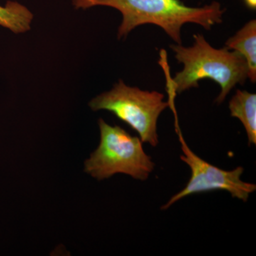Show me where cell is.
Returning <instances> with one entry per match:
<instances>
[{
  "mask_svg": "<svg viewBox=\"0 0 256 256\" xmlns=\"http://www.w3.org/2000/svg\"><path fill=\"white\" fill-rule=\"evenodd\" d=\"M73 4L76 9L105 6L118 10L122 16L118 33L119 38L138 26L150 24L162 28L178 44H182L184 24H196L210 30L223 22L226 12L216 1L200 8L186 6L180 0H73Z\"/></svg>",
  "mask_w": 256,
  "mask_h": 256,
  "instance_id": "obj_1",
  "label": "cell"
},
{
  "mask_svg": "<svg viewBox=\"0 0 256 256\" xmlns=\"http://www.w3.org/2000/svg\"><path fill=\"white\" fill-rule=\"evenodd\" d=\"M192 46L172 45L175 58L184 68L170 84L173 96L192 88L198 87L202 79L210 78L220 86L222 90L216 102L220 104L237 84H244L248 78V68L245 58L236 52L226 47L214 48L202 34L194 35Z\"/></svg>",
  "mask_w": 256,
  "mask_h": 256,
  "instance_id": "obj_2",
  "label": "cell"
},
{
  "mask_svg": "<svg viewBox=\"0 0 256 256\" xmlns=\"http://www.w3.org/2000/svg\"><path fill=\"white\" fill-rule=\"evenodd\" d=\"M100 141L98 148L85 162V172L98 180L116 174L130 175L146 181L156 164L143 150L140 138L134 137L118 126L99 120Z\"/></svg>",
  "mask_w": 256,
  "mask_h": 256,
  "instance_id": "obj_3",
  "label": "cell"
},
{
  "mask_svg": "<svg viewBox=\"0 0 256 256\" xmlns=\"http://www.w3.org/2000/svg\"><path fill=\"white\" fill-rule=\"evenodd\" d=\"M164 94L142 90L126 85L122 80L110 92L98 96L89 102L94 111L108 110L116 114L139 134L142 142L158 146V121L160 114L169 107Z\"/></svg>",
  "mask_w": 256,
  "mask_h": 256,
  "instance_id": "obj_4",
  "label": "cell"
},
{
  "mask_svg": "<svg viewBox=\"0 0 256 256\" xmlns=\"http://www.w3.org/2000/svg\"><path fill=\"white\" fill-rule=\"evenodd\" d=\"M180 141L183 152L180 159L190 166L191 178L186 186L172 196L169 201L162 206V210H168L182 198L195 194L224 190L228 192L234 198L246 202L250 194L256 191V184L246 182L242 180L244 172L242 166L230 171L220 169L196 156L188 148L181 133H180Z\"/></svg>",
  "mask_w": 256,
  "mask_h": 256,
  "instance_id": "obj_5",
  "label": "cell"
},
{
  "mask_svg": "<svg viewBox=\"0 0 256 256\" xmlns=\"http://www.w3.org/2000/svg\"><path fill=\"white\" fill-rule=\"evenodd\" d=\"M225 47L244 56L248 68V78L252 82H256V20H250L234 36L229 38L226 42Z\"/></svg>",
  "mask_w": 256,
  "mask_h": 256,
  "instance_id": "obj_6",
  "label": "cell"
},
{
  "mask_svg": "<svg viewBox=\"0 0 256 256\" xmlns=\"http://www.w3.org/2000/svg\"><path fill=\"white\" fill-rule=\"evenodd\" d=\"M230 116L242 122L246 132L248 144H256V95L237 90L229 102Z\"/></svg>",
  "mask_w": 256,
  "mask_h": 256,
  "instance_id": "obj_7",
  "label": "cell"
},
{
  "mask_svg": "<svg viewBox=\"0 0 256 256\" xmlns=\"http://www.w3.org/2000/svg\"><path fill=\"white\" fill-rule=\"evenodd\" d=\"M33 18L30 10L18 2L8 1L4 6L0 5V26L15 34L30 30Z\"/></svg>",
  "mask_w": 256,
  "mask_h": 256,
  "instance_id": "obj_8",
  "label": "cell"
},
{
  "mask_svg": "<svg viewBox=\"0 0 256 256\" xmlns=\"http://www.w3.org/2000/svg\"><path fill=\"white\" fill-rule=\"evenodd\" d=\"M246 5L252 10L256 9V0H244Z\"/></svg>",
  "mask_w": 256,
  "mask_h": 256,
  "instance_id": "obj_9",
  "label": "cell"
}]
</instances>
